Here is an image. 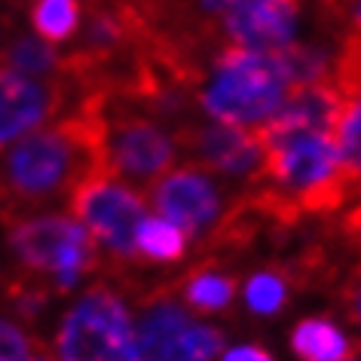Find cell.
Instances as JSON below:
<instances>
[{
    "label": "cell",
    "mask_w": 361,
    "mask_h": 361,
    "mask_svg": "<svg viewBox=\"0 0 361 361\" xmlns=\"http://www.w3.org/2000/svg\"><path fill=\"white\" fill-rule=\"evenodd\" d=\"M92 171L104 169L102 116L92 95L16 144L0 150V221L37 214L68 193Z\"/></svg>",
    "instance_id": "obj_1"
},
{
    "label": "cell",
    "mask_w": 361,
    "mask_h": 361,
    "mask_svg": "<svg viewBox=\"0 0 361 361\" xmlns=\"http://www.w3.org/2000/svg\"><path fill=\"white\" fill-rule=\"evenodd\" d=\"M193 104L209 120L260 129L291 95L288 77L273 52L221 43L193 80Z\"/></svg>",
    "instance_id": "obj_2"
},
{
    "label": "cell",
    "mask_w": 361,
    "mask_h": 361,
    "mask_svg": "<svg viewBox=\"0 0 361 361\" xmlns=\"http://www.w3.org/2000/svg\"><path fill=\"white\" fill-rule=\"evenodd\" d=\"M0 224L22 273L37 279L49 294L71 291L104 260L95 239L71 214H19Z\"/></svg>",
    "instance_id": "obj_3"
},
{
    "label": "cell",
    "mask_w": 361,
    "mask_h": 361,
    "mask_svg": "<svg viewBox=\"0 0 361 361\" xmlns=\"http://www.w3.org/2000/svg\"><path fill=\"white\" fill-rule=\"evenodd\" d=\"M102 116L104 169L132 187H150L178 166L180 147L169 123L144 111L141 104L114 92H89Z\"/></svg>",
    "instance_id": "obj_4"
},
{
    "label": "cell",
    "mask_w": 361,
    "mask_h": 361,
    "mask_svg": "<svg viewBox=\"0 0 361 361\" xmlns=\"http://www.w3.org/2000/svg\"><path fill=\"white\" fill-rule=\"evenodd\" d=\"M68 212L86 227L98 251L111 264H144L138 230L147 218V200L111 171H92L68 193Z\"/></svg>",
    "instance_id": "obj_5"
},
{
    "label": "cell",
    "mask_w": 361,
    "mask_h": 361,
    "mask_svg": "<svg viewBox=\"0 0 361 361\" xmlns=\"http://www.w3.org/2000/svg\"><path fill=\"white\" fill-rule=\"evenodd\" d=\"M56 361H141L129 306L111 288H92L59 324Z\"/></svg>",
    "instance_id": "obj_6"
},
{
    "label": "cell",
    "mask_w": 361,
    "mask_h": 361,
    "mask_svg": "<svg viewBox=\"0 0 361 361\" xmlns=\"http://www.w3.org/2000/svg\"><path fill=\"white\" fill-rule=\"evenodd\" d=\"M147 190L153 212L162 221L175 224L187 239L212 242L224 214L230 209V202L224 200L214 178L200 166H193V162L169 169L162 178L153 180Z\"/></svg>",
    "instance_id": "obj_7"
},
{
    "label": "cell",
    "mask_w": 361,
    "mask_h": 361,
    "mask_svg": "<svg viewBox=\"0 0 361 361\" xmlns=\"http://www.w3.org/2000/svg\"><path fill=\"white\" fill-rule=\"evenodd\" d=\"M180 157H187L193 166H200L209 175L239 178L248 180L257 175L264 147H260L255 129H239L209 116H190L175 126Z\"/></svg>",
    "instance_id": "obj_8"
},
{
    "label": "cell",
    "mask_w": 361,
    "mask_h": 361,
    "mask_svg": "<svg viewBox=\"0 0 361 361\" xmlns=\"http://www.w3.org/2000/svg\"><path fill=\"white\" fill-rule=\"evenodd\" d=\"M77 98L65 77L47 80L0 68V150L59 120L77 104Z\"/></svg>",
    "instance_id": "obj_9"
},
{
    "label": "cell",
    "mask_w": 361,
    "mask_h": 361,
    "mask_svg": "<svg viewBox=\"0 0 361 361\" xmlns=\"http://www.w3.org/2000/svg\"><path fill=\"white\" fill-rule=\"evenodd\" d=\"M331 86L340 92L334 147L349 184L361 193V34L346 31L331 59Z\"/></svg>",
    "instance_id": "obj_10"
},
{
    "label": "cell",
    "mask_w": 361,
    "mask_h": 361,
    "mask_svg": "<svg viewBox=\"0 0 361 361\" xmlns=\"http://www.w3.org/2000/svg\"><path fill=\"white\" fill-rule=\"evenodd\" d=\"M303 0H245L218 16L224 43L255 52H276L294 43Z\"/></svg>",
    "instance_id": "obj_11"
},
{
    "label": "cell",
    "mask_w": 361,
    "mask_h": 361,
    "mask_svg": "<svg viewBox=\"0 0 361 361\" xmlns=\"http://www.w3.org/2000/svg\"><path fill=\"white\" fill-rule=\"evenodd\" d=\"M22 13L28 16L34 37H40L56 49H65L80 34V25H83L86 16V0H28L22 6Z\"/></svg>",
    "instance_id": "obj_12"
},
{
    "label": "cell",
    "mask_w": 361,
    "mask_h": 361,
    "mask_svg": "<svg viewBox=\"0 0 361 361\" xmlns=\"http://www.w3.org/2000/svg\"><path fill=\"white\" fill-rule=\"evenodd\" d=\"M187 324H190V315L180 310L175 300H169V297H150L147 312L141 315V328H138L141 361H169L171 340Z\"/></svg>",
    "instance_id": "obj_13"
},
{
    "label": "cell",
    "mask_w": 361,
    "mask_h": 361,
    "mask_svg": "<svg viewBox=\"0 0 361 361\" xmlns=\"http://www.w3.org/2000/svg\"><path fill=\"white\" fill-rule=\"evenodd\" d=\"M291 349L303 361H355L358 343L328 319H303L291 334Z\"/></svg>",
    "instance_id": "obj_14"
},
{
    "label": "cell",
    "mask_w": 361,
    "mask_h": 361,
    "mask_svg": "<svg viewBox=\"0 0 361 361\" xmlns=\"http://www.w3.org/2000/svg\"><path fill=\"white\" fill-rule=\"evenodd\" d=\"M0 68L19 71L28 77H61V49L43 43L34 34H16L6 43H0Z\"/></svg>",
    "instance_id": "obj_15"
},
{
    "label": "cell",
    "mask_w": 361,
    "mask_h": 361,
    "mask_svg": "<svg viewBox=\"0 0 361 361\" xmlns=\"http://www.w3.org/2000/svg\"><path fill=\"white\" fill-rule=\"evenodd\" d=\"M180 297L202 312H221L236 300V279L212 267H200L180 282Z\"/></svg>",
    "instance_id": "obj_16"
},
{
    "label": "cell",
    "mask_w": 361,
    "mask_h": 361,
    "mask_svg": "<svg viewBox=\"0 0 361 361\" xmlns=\"http://www.w3.org/2000/svg\"><path fill=\"white\" fill-rule=\"evenodd\" d=\"M187 245H190V239L175 224L162 221L159 214H153V218L147 214L138 230V255L150 264H178L187 257Z\"/></svg>",
    "instance_id": "obj_17"
},
{
    "label": "cell",
    "mask_w": 361,
    "mask_h": 361,
    "mask_svg": "<svg viewBox=\"0 0 361 361\" xmlns=\"http://www.w3.org/2000/svg\"><path fill=\"white\" fill-rule=\"evenodd\" d=\"M221 349H224V334L218 328L190 322L171 340L169 361H212Z\"/></svg>",
    "instance_id": "obj_18"
},
{
    "label": "cell",
    "mask_w": 361,
    "mask_h": 361,
    "mask_svg": "<svg viewBox=\"0 0 361 361\" xmlns=\"http://www.w3.org/2000/svg\"><path fill=\"white\" fill-rule=\"evenodd\" d=\"M288 300V276L285 269H267V273H255L245 285V303L251 312L257 315H273Z\"/></svg>",
    "instance_id": "obj_19"
},
{
    "label": "cell",
    "mask_w": 361,
    "mask_h": 361,
    "mask_svg": "<svg viewBox=\"0 0 361 361\" xmlns=\"http://www.w3.org/2000/svg\"><path fill=\"white\" fill-rule=\"evenodd\" d=\"M43 349L47 343H40L22 324L0 322V361H37Z\"/></svg>",
    "instance_id": "obj_20"
},
{
    "label": "cell",
    "mask_w": 361,
    "mask_h": 361,
    "mask_svg": "<svg viewBox=\"0 0 361 361\" xmlns=\"http://www.w3.org/2000/svg\"><path fill=\"white\" fill-rule=\"evenodd\" d=\"M319 4L331 25H343L346 31L361 34V0H319Z\"/></svg>",
    "instance_id": "obj_21"
},
{
    "label": "cell",
    "mask_w": 361,
    "mask_h": 361,
    "mask_svg": "<svg viewBox=\"0 0 361 361\" xmlns=\"http://www.w3.org/2000/svg\"><path fill=\"white\" fill-rule=\"evenodd\" d=\"M340 230H343V236H346V239H352V242H358V245H361V196H358V202L352 205L346 214H343Z\"/></svg>",
    "instance_id": "obj_22"
},
{
    "label": "cell",
    "mask_w": 361,
    "mask_h": 361,
    "mask_svg": "<svg viewBox=\"0 0 361 361\" xmlns=\"http://www.w3.org/2000/svg\"><path fill=\"white\" fill-rule=\"evenodd\" d=\"M346 312H349V319L361 328V264H358L355 282H352L349 291H346Z\"/></svg>",
    "instance_id": "obj_23"
},
{
    "label": "cell",
    "mask_w": 361,
    "mask_h": 361,
    "mask_svg": "<svg viewBox=\"0 0 361 361\" xmlns=\"http://www.w3.org/2000/svg\"><path fill=\"white\" fill-rule=\"evenodd\" d=\"M224 361H276V358L260 346H239V349H230Z\"/></svg>",
    "instance_id": "obj_24"
}]
</instances>
